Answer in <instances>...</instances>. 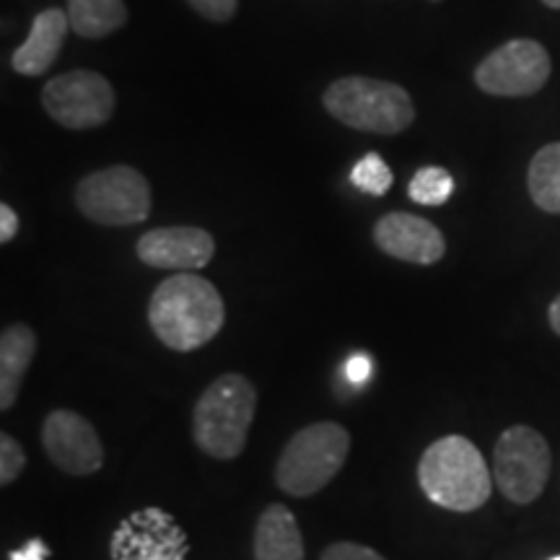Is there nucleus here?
I'll use <instances>...</instances> for the list:
<instances>
[{
	"mask_svg": "<svg viewBox=\"0 0 560 560\" xmlns=\"http://www.w3.org/2000/svg\"><path fill=\"white\" fill-rule=\"evenodd\" d=\"M226 310L219 289L195 272H174L153 291L149 322L156 338L177 353L208 346L221 332Z\"/></svg>",
	"mask_w": 560,
	"mask_h": 560,
	"instance_id": "obj_1",
	"label": "nucleus"
},
{
	"mask_svg": "<svg viewBox=\"0 0 560 560\" xmlns=\"http://www.w3.org/2000/svg\"><path fill=\"white\" fill-rule=\"evenodd\" d=\"M418 482L425 499L446 511H478L493 490L486 457L470 439L450 433L433 441L418 462Z\"/></svg>",
	"mask_w": 560,
	"mask_h": 560,
	"instance_id": "obj_2",
	"label": "nucleus"
},
{
	"mask_svg": "<svg viewBox=\"0 0 560 560\" xmlns=\"http://www.w3.org/2000/svg\"><path fill=\"white\" fill-rule=\"evenodd\" d=\"M257 389L244 374H223L202 392L192 412V439L213 459H236L247 446Z\"/></svg>",
	"mask_w": 560,
	"mask_h": 560,
	"instance_id": "obj_3",
	"label": "nucleus"
},
{
	"mask_svg": "<svg viewBox=\"0 0 560 560\" xmlns=\"http://www.w3.org/2000/svg\"><path fill=\"white\" fill-rule=\"evenodd\" d=\"M350 452V433L335 420H322L296 431L276 465V482L283 493L310 499L330 486Z\"/></svg>",
	"mask_w": 560,
	"mask_h": 560,
	"instance_id": "obj_4",
	"label": "nucleus"
},
{
	"mask_svg": "<svg viewBox=\"0 0 560 560\" xmlns=\"http://www.w3.org/2000/svg\"><path fill=\"white\" fill-rule=\"evenodd\" d=\"M322 102L335 120L376 136H397L416 120V107L408 91L397 83L363 75L335 81Z\"/></svg>",
	"mask_w": 560,
	"mask_h": 560,
	"instance_id": "obj_5",
	"label": "nucleus"
},
{
	"mask_svg": "<svg viewBox=\"0 0 560 560\" xmlns=\"http://www.w3.org/2000/svg\"><path fill=\"white\" fill-rule=\"evenodd\" d=\"M75 202L100 226H132L149 219L151 185L132 166H109L79 182Z\"/></svg>",
	"mask_w": 560,
	"mask_h": 560,
	"instance_id": "obj_6",
	"label": "nucleus"
},
{
	"mask_svg": "<svg viewBox=\"0 0 560 560\" xmlns=\"http://www.w3.org/2000/svg\"><path fill=\"white\" fill-rule=\"evenodd\" d=\"M550 446L540 431L529 425H511L495 441L493 480L511 503L537 501L550 478Z\"/></svg>",
	"mask_w": 560,
	"mask_h": 560,
	"instance_id": "obj_7",
	"label": "nucleus"
},
{
	"mask_svg": "<svg viewBox=\"0 0 560 560\" xmlns=\"http://www.w3.org/2000/svg\"><path fill=\"white\" fill-rule=\"evenodd\" d=\"M42 104L62 128H100L115 112V89L94 70H70L47 83L42 91Z\"/></svg>",
	"mask_w": 560,
	"mask_h": 560,
	"instance_id": "obj_8",
	"label": "nucleus"
},
{
	"mask_svg": "<svg viewBox=\"0 0 560 560\" xmlns=\"http://www.w3.org/2000/svg\"><path fill=\"white\" fill-rule=\"evenodd\" d=\"M550 55L535 39H511L475 68V83L490 96H532L550 79Z\"/></svg>",
	"mask_w": 560,
	"mask_h": 560,
	"instance_id": "obj_9",
	"label": "nucleus"
},
{
	"mask_svg": "<svg viewBox=\"0 0 560 560\" xmlns=\"http://www.w3.org/2000/svg\"><path fill=\"white\" fill-rule=\"evenodd\" d=\"M187 552L185 532L161 509L136 511L112 535L115 560H187Z\"/></svg>",
	"mask_w": 560,
	"mask_h": 560,
	"instance_id": "obj_10",
	"label": "nucleus"
},
{
	"mask_svg": "<svg viewBox=\"0 0 560 560\" xmlns=\"http://www.w3.org/2000/svg\"><path fill=\"white\" fill-rule=\"evenodd\" d=\"M42 444L52 465L66 475L86 478L104 465L100 433L75 410H52L42 425Z\"/></svg>",
	"mask_w": 560,
	"mask_h": 560,
	"instance_id": "obj_11",
	"label": "nucleus"
},
{
	"mask_svg": "<svg viewBox=\"0 0 560 560\" xmlns=\"http://www.w3.org/2000/svg\"><path fill=\"white\" fill-rule=\"evenodd\" d=\"M138 257L149 268L159 270H200L213 260L215 242L206 229L164 226L145 231L138 240Z\"/></svg>",
	"mask_w": 560,
	"mask_h": 560,
	"instance_id": "obj_12",
	"label": "nucleus"
},
{
	"mask_svg": "<svg viewBox=\"0 0 560 560\" xmlns=\"http://www.w3.org/2000/svg\"><path fill=\"white\" fill-rule=\"evenodd\" d=\"M374 242L384 255L412 265H433L446 252L444 234L431 221L400 210L376 221Z\"/></svg>",
	"mask_w": 560,
	"mask_h": 560,
	"instance_id": "obj_13",
	"label": "nucleus"
},
{
	"mask_svg": "<svg viewBox=\"0 0 560 560\" xmlns=\"http://www.w3.org/2000/svg\"><path fill=\"white\" fill-rule=\"evenodd\" d=\"M70 30L68 11L47 9L34 19L30 37L13 52L11 66L21 75H42L58 60L62 42Z\"/></svg>",
	"mask_w": 560,
	"mask_h": 560,
	"instance_id": "obj_14",
	"label": "nucleus"
},
{
	"mask_svg": "<svg viewBox=\"0 0 560 560\" xmlns=\"http://www.w3.org/2000/svg\"><path fill=\"white\" fill-rule=\"evenodd\" d=\"M255 560H304L299 522L283 503H270L257 520Z\"/></svg>",
	"mask_w": 560,
	"mask_h": 560,
	"instance_id": "obj_15",
	"label": "nucleus"
},
{
	"mask_svg": "<svg viewBox=\"0 0 560 560\" xmlns=\"http://www.w3.org/2000/svg\"><path fill=\"white\" fill-rule=\"evenodd\" d=\"M37 335L30 325H11L0 335V410L9 412L19 400L21 384L32 366Z\"/></svg>",
	"mask_w": 560,
	"mask_h": 560,
	"instance_id": "obj_16",
	"label": "nucleus"
},
{
	"mask_svg": "<svg viewBox=\"0 0 560 560\" xmlns=\"http://www.w3.org/2000/svg\"><path fill=\"white\" fill-rule=\"evenodd\" d=\"M70 30L83 39H102L128 21L125 0H68Z\"/></svg>",
	"mask_w": 560,
	"mask_h": 560,
	"instance_id": "obj_17",
	"label": "nucleus"
},
{
	"mask_svg": "<svg viewBox=\"0 0 560 560\" xmlns=\"http://www.w3.org/2000/svg\"><path fill=\"white\" fill-rule=\"evenodd\" d=\"M527 185L537 208L545 213H560V143H548L535 153Z\"/></svg>",
	"mask_w": 560,
	"mask_h": 560,
	"instance_id": "obj_18",
	"label": "nucleus"
},
{
	"mask_svg": "<svg viewBox=\"0 0 560 560\" xmlns=\"http://www.w3.org/2000/svg\"><path fill=\"white\" fill-rule=\"evenodd\" d=\"M452 192H454L452 174L441 170V166H423V170H418L408 187L410 200L418 202V206H429V208L444 206V202L452 198Z\"/></svg>",
	"mask_w": 560,
	"mask_h": 560,
	"instance_id": "obj_19",
	"label": "nucleus"
},
{
	"mask_svg": "<svg viewBox=\"0 0 560 560\" xmlns=\"http://www.w3.org/2000/svg\"><path fill=\"white\" fill-rule=\"evenodd\" d=\"M350 182H353L361 192L382 198V195H387L392 190L395 177H392V170L380 153H366V156L353 166V172H350Z\"/></svg>",
	"mask_w": 560,
	"mask_h": 560,
	"instance_id": "obj_20",
	"label": "nucleus"
},
{
	"mask_svg": "<svg viewBox=\"0 0 560 560\" xmlns=\"http://www.w3.org/2000/svg\"><path fill=\"white\" fill-rule=\"evenodd\" d=\"M26 467V452L16 439L9 433H0V482L9 486L24 472Z\"/></svg>",
	"mask_w": 560,
	"mask_h": 560,
	"instance_id": "obj_21",
	"label": "nucleus"
},
{
	"mask_svg": "<svg viewBox=\"0 0 560 560\" xmlns=\"http://www.w3.org/2000/svg\"><path fill=\"white\" fill-rule=\"evenodd\" d=\"M319 560H387L382 552H376L374 548H366V545L359 542H332L330 548H325Z\"/></svg>",
	"mask_w": 560,
	"mask_h": 560,
	"instance_id": "obj_22",
	"label": "nucleus"
},
{
	"mask_svg": "<svg viewBox=\"0 0 560 560\" xmlns=\"http://www.w3.org/2000/svg\"><path fill=\"white\" fill-rule=\"evenodd\" d=\"M187 3H190L200 16H206L210 21H229L234 16L240 0H187Z\"/></svg>",
	"mask_w": 560,
	"mask_h": 560,
	"instance_id": "obj_23",
	"label": "nucleus"
},
{
	"mask_svg": "<svg viewBox=\"0 0 560 560\" xmlns=\"http://www.w3.org/2000/svg\"><path fill=\"white\" fill-rule=\"evenodd\" d=\"M47 558H50V548H47L42 540H37V537L26 542L24 548L13 550L9 556V560H47Z\"/></svg>",
	"mask_w": 560,
	"mask_h": 560,
	"instance_id": "obj_24",
	"label": "nucleus"
},
{
	"mask_svg": "<svg viewBox=\"0 0 560 560\" xmlns=\"http://www.w3.org/2000/svg\"><path fill=\"white\" fill-rule=\"evenodd\" d=\"M19 234V215L13 213L11 206H0V242L9 244Z\"/></svg>",
	"mask_w": 560,
	"mask_h": 560,
	"instance_id": "obj_25",
	"label": "nucleus"
},
{
	"mask_svg": "<svg viewBox=\"0 0 560 560\" xmlns=\"http://www.w3.org/2000/svg\"><path fill=\"white\" fill-rule=\"evenodd\" d=\"M369 371H371V361H369L363 353L353 355V359H348V363H346L348 380L355 382V384L366 382V380H369Z\"/></svg>",
	"mask_w": 560,
	"mask_h": 560,
	"instance_id": "obj_26",
	"label": "nucleus"
},
{
	"mask_svg": "<svg viewBox=\"0 0 560 560\" xmlns=\"http://www.w3.org/2000/svg\"><path fill=\"white\" fill-rule=\"evenodd\" d=\"M548 319H550L552 332L560 335V296L550 304V310H548Z\"/></svg>",
	"mask_w": 560,
	"mask_h": 560,
	"instance_id": "obj_27",
	"label": "nucleus"
},
{
	"mask_svg": "<svg viewBox=\"0 0 560 560\" xmlns=\"http://www.w3.org/2000/svg\"><path fill=\"white\" fill-rule=\"evenodd\" d=\"M545 5H550V9H556V11H560V0H542Z\"/></svg>",
	"mask_w": 560,
	"mask_h": 560,
	"instance_id": "obj_28",
	"label": "nucleus"
},
{
	"mask_svg": "<svg viewBox=\"0 0 560 560\" xmlns=\"http://www.w3.org/2000/svg\"><path fill=\"white\" fill-rule=\"evenodd\" d=\"M550 560H560V556H556V558H550Z\"/></svg>",
	"mask_w": 560,
	"mask_h": 560,
	"instance_id": "obj_29",
	"label": "nucleus"
}]
</instances>
